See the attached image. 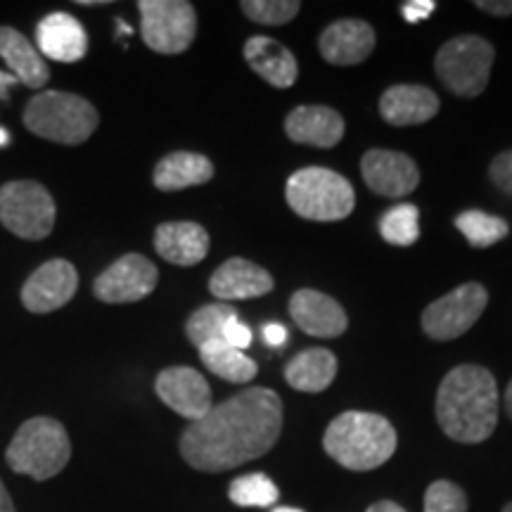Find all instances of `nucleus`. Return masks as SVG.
<instances>
[{
	"label": "nucleus",
	"mask_w": 512,
	"mask_h": 512,
	"mask_svg": "<svg viewBox=\"0 0 512 512\" xmlns=\"http://www.w3.org/2000/svg\"><path fill=\"white\" fill-rule=\"evenodd\" d=\"M283 430V401L273 389L252 387L211 406L181 437V456L200 472H226L266 456Z\"/></svg>",
	"instance_id": "1"
},
{
	"label": "nucleus",
	"mask_w": 512,
	"mask_h": 512,
	"mask_svg": "<svg viewBox=\"0 0 512 512\" xmlns=\"http://www.w3.org/2000/svg\"><path fill=\"white\" fill-rule=\"evenodd\" d=\"M437 422L448 439L482 444L498 425V384L482 366L448 370L437 392Z\"/></svg>",
	"instance_id": "2"
},
{
	"label": "nucleus",
	"mask_w": 512,
	"mask_h": 512,
	"mask_svg": "<svg viewBox=\"0 0 512 512\" xmlns=\"http://www.w3.org/2000/svg\"><path fill=\"white\" fill-rule=\"evenodd\" d=\"M325 453L347 470L368 472L387 463L396 451V430L384 415L347 411L330 422Z\"/></svg>",
	"instance_id": "3"
},
{
	"label": "nucleus",
	"mask_w": 512,
	"mask_h": 512,
	"mask_svg": "<svg viewBox=\"0 0 512 512\" xmlns=\"http://www.w3.org/2000/svg\"><path fill=\"white\" fill-rule=\"evenodd\" d=\"M100 114L86 98L64 91H43L29 100L24 126L38 138L60 145H81L93 136Z\"/></svg>",
	"instance_id": "4"
},
{
	"label": "nucleus",
	"mask_w": 512,
	"mask_h": 512,
	"mask_svg": "<svg viewBox=\"0 0 512 512\" xmlns=\"http://www.w3.org/2000/svg\"><path fill=\"white\" fill-rule=\"evenodd\" d=\"M72 458V441L62 422L53 418H31L12 437L5 460L17 475L46 482L67 467Z\"/></svg>",
	"instance_id": "5"
},
{
	"label": "nucleus",
	"mask_w": 512,
	"mask_h": 512,
	"mask_svg": "<svg viewBox=\"0 0 512 512\" xmlns=\"http://www.w3.org/2000/svg\"><path fill=\"white\" fill-rule=\"evenodd\" d=\"M285 197L294 214L309 221H342L356 207L351 183L325 166H306L292 174Z\"/></svg>",
	"instance_id": "6"
},
{
	"label": "nucleus",
	"mask_w": 512,
	"mask_h": 512,
	"mask_svg": "<svg viewBox=\"0 0 512 512\" xmlns=\"http://www.w3.org/2000/svg\"><path fill=\"white\" fill-rule=\"evenodd\" d=\"M496 50L482 36H456L439 48L434 72L451 93L460 98H477L489 86Z\"/></svg>",
	"instance_id": "7"
},
{
	"label": "nucleus",
	"mask_w": 512,
	"mask_h": 512,
	"mask_svg": "<svg viewBox=\"0 0 512 512\" xmlns=\"http://www.w3.org/2000/svg\"><path fill=\"white\" fill-rule=\"evenodd\" d=\"M53 195L36 181H10L0 188V223L22 240H43L55 228Z\"/></svg>",
	"instance_id": "8"
},
{
	"label": "nucleus",
	"mask_w": 512,
	"mask_h": 512,
	"mask_svg": "<svg viewBox=\"0 0 512 512\" xmlns=\"http://www.w3.org/2000/svg\"><path fill=\"white\" fill-rule=\"evenodd\" d=\"M140 34L159 55H181L197 36V12L185 0H140Z\"/></svg>",
	"instance_id": "9"
},
{
	"label": "nucleus",
	"mask_w": 512,
	"mask_h": 512,
	"mask_svg": "<svg viewBox=\"0 0 512 512\" xmlns=\"http://www.w3.org/2000/svg\"><path fill=\"white\" fill-rule=\"evenodd\" d=\"M486 304H489V292L484 285H460L422 311V330L437 342H451V339L463 337L482 318Z\"/></svg>",
	"instance_id": "10"
},
{
	"label": "nucleus",
	"mask_w": 512,
	"mask_h": 512,
	"mask_svg": "<svg viewBox=\"0 0 512 512\" xmlns=\"http://www.w3.org/2000/svg\"><path fill=\"white\" fill-rule=\"evenodd\" d=\"M159 271L143 254H124L93 283V294L105 304H133L155 292Z\"/></svg>",
	"instance_id": "11"
},
{
	"label": "nucleus",
	"mask_w": 512,
	"mask_h": 512,
	"mask_svg": "<svg viewBox=\"0 0 512 512\" xmlns=\"http://www.w3.org/2000/svg\"><path fill=\"white\" fill-rule=\"evenodd\" d=\"M79 273L72 261L53 259L38 266L22 287V304L31 313H53L74 299Z\"/></svg>",
	"instance_id": "12"
},
{
	"label": "nucleus",
	"mask_w": 512,
	"mask_h": 512,
	"mask_svg": "<svg viewBox=\"0 0 512 512\" xmlns=\"http://www.w3.org/2000/svg\"><path fill=\"white\" fill-rule=\"evenodd\" d=\"M155 392L171 411L181 418L197 422L211 411V389L202 373L188 366L166 368L157 375Z\"/></svg>",
	"instance_id": "13"
},
{
	"label": "nucleus",
	"mask_w": 512,
	"mask_h": 512,
	"mask_svg": "<svg viewBox=\"0 0 512 512\" xmlns=\"http://www.w3.org/2000/svg\"><path fill=\"white\" fill-rule=\"evenodd\" d=\"M363 181L382 197H406L418 188V164L403 152L394 150H368L361 159Z\"/></svg>",
	"instance_id": "14"
},
{
	"label": "nucleus",
	"mask_w": 512,
	"mask_h": 512,
	"mask_svg": "<svg viewBox=\"0 0 512 512\" xmlns=\"http://www.w3.org/2000/svg\"><path fill=\"white\" fill-rule=\"evenodd\" d=\"M375 48V29L361 19H339L320 34L318 50L335 67H354L366 62Z\"/></svg>",
	"instance_id": "15"
},
{
	"label": "nucleus",
	"mask_w": 512,
	"mask_h": 512,
	"mask_svg": "<svg viewBox=\"0 0 512 512\" xmlns=\"http://www.w3.org/2000/svg\"><path fill=\"white\" fill-rule=\"evenodd\" d=\"M290 316L294 323L313 337H339L349 328L347 311L337 299L318 290H297L290 299Z\"/></svg>",
	"instance_id": "16"
},
{
	"label": "nucleus",
	"mask_w": 512,
	"mask_h": 512,
	"mask_svg": "<svg viewBox=\"0 0 512 512\" xmlns=\"http://www.w3.org/2000/svg\"><path fill=\"white\" fill-rule=\"evenodd\" d=\"M273 287L275 280L266 268L256 266L247 259H240V256H233L226 264H221L209 280V292L216 299H221V302L264 297Z\"/></svg>",
	"instance_id": "17"
},
{
	"label": "nucleus",
	"mask_w": 512,
	"mask_h": 512,
	"mask_svg": "<svg viewBox=\"0 0 512 512\" xmlns=\"http://www.w3.org/2000/svg\"><path fill=\"white\" fill-rule=\"evenodd\" d=\"M38 53L55 62L72 64L79 62L88 53V34L79 19L67 12H53L43 17L36 29Z\"/></svg>",
	"instance_id": "18"
},
{
	"label": "nucleus",
	"mask_w": 512,
	"mask_h": 512,
	"mask_svg": "<svg viewBox=\"0 0 512 512\" xmlns=\"http://www.w3.org/2000/svg\"><path fill=\"white\" fill-rule=\"evenodd\" d=\"M285 133L292 143L313 147H335L344 136L342 114L332 107L302 105L294 107L285 119Z\"/></svg>",
	"instance_id": "19"
},
{
	"label": "nucleus",
	"mask_w": 512,
	"mask_h": 512,
	"mask_svg": "<svg viewBox=\"0 0 512 512\" xmlns=\"http://www.w3.org/2000/svg\"><path fill=\"white\" fill-rule=\"evenodd\" d=\"M439 98L437 93L415 83H399L384 91L380 98V114L392 126L425 124L437 117Z\"/></svg>",
	"instance_id": "20"
},
{
	"label": "nucleus",
	"mask_w": 512,
	"mask_h": 512,
	"mask_svg": "<svg viewBox=\"0 0 512 512\" xmlns=\"http://www.w3.org/2000/svg\"><path fill=\"white\" fill-rule=\"evenodd\" d=\"M155 249L176 266H195L209 254V233L195 221H169L155 230Z\"/></svg>",
	"instance_id": "21"
},
{
	"label": "nucleus",
	"mask_w": 512,
	"mask_h": 512,
	"mask_svg": "<svg viewBox=\"0 0 512 512\" xmlns=\"http://www.w3.org/2000/svg\"><path fill=\"white\" fill-rule=\"evenodd\" d=\"M245 60L256 74L275 88L294 86L299 76L297 57L283 43L268 36H252L245 43Z\"/></svg>",
	"instance_id": "22"
},
{
	"label": "nucleus",
	"mask_w": 512,
	"mask_h": 512,
	"mask_svg": "<svg viewBox=\"0 0 512 512\" xmlns=\"http://www.w3.org/2000/svg\"><path fill=\"white\" fill-rule=\"evenodd\" d=\"M0 57L22 86L41 88L50 81V67L43 60V55L17 29L0 27Z\"/></svg>",
	"instance_id": "23"
},
{
	"label": "nucleus",
	"mask_w": 512,
	"mask_h": 512,
	"mask_svg": "<svg viewBox=\"0 0 512 512\" xmlns=\"http://www.w3.org/2000/svg\"><path fill=\"white\" fill-rule=\"evenodd\" d=\"M214 178V164L197 152H171L155 166V188L162 192H178L204 185Z\"/></svg>",
	"instance_id": "24"
},
{
	"label": "nucleus",
	"mask_w": 512,
	"mask_h": 512,
	"mask_svg": "<svg viewBox=\"0 0 512 512\" xmlns=\"http://www.w3.org/2000/svg\"><path fill=\"white\" fill-rule=\"evenodd\" d=\"M337 375V358L328 349H304L285 366V380L292 389L318 394L328 389Z\"/></svg>",
	"instance_id": "25"
},
{
	"label": "nucleus",
	"mask_w": 512,
	"mask_h": 512,
	"mask_svg": "<svg viewBox=\"0 0 512 512\" xmlns=\"http://www.w3.org/2000/svg\"><path fill=\"white\" fill-rule=\"evenodd\" d=\"M200 358L204 366H207L216 377L233 384L252 382L256 373H259L256 363L245 354V351L233 349L230 344L223 342V339L204 344L200 349Z\"/></svg>",
	"instance_id": "26"
},
{
	"label": "nucleus",
	"mask_w": 512,
	"mask_h": 512,
	"mask_svg": "<svg viewBox=\"0 0 512 512\" xmlns=\"http://www.w3.org/2000/svg\"><path fill=\"white\" fill-rule=\"evenodd\" d=\"M233 318H238V311L228 304L200 306L195 313H190L188 323H185V335L197 349H202L204 344L221 339L223 328Z\"/></svg>",
	"instance_id": "27"
},
{
	"label": "nucleus",
	"mask_w": 512,
	"mask_h": 512,
	"mask_svg": "<svg viewBox=\"0 0 512 512\" xmlns=\"http://www.w3.org/2000/svg\"><path fill=\"white\" fill-rule=\"evenodd\" d=\"M456 228L465 235V240L477 249L496 245V242L508 238L510 233V226L501 219V216L486 214V211L479 209H470L458 214Z\"/></svg>",
	"instance_id": "28"
},
{
	"label": "nucleus",
	"mask_w": 512,
	"mask_h": 512,
	"mask_svg": "<svg viewBox=\"0 0 512 512\" xmlns=\"http://www.w3.org/2000/svg\"><path fill=\"white\" fill-rule=\"evenodd\" d=\"M380 233L389 245L411 247L420 238V211L415 204H396L384 211L380 219Z\"/></svg>",
	"instance_id": "29"
},
{
	"label": "nucleus",
	"mask_w": 512,
	"mask_h": 512,
	"mask_svg": "<svg viewBox=\"0 0 512 512\" xmlns=\"http://www.w3.org/2000/svg\"><path fill=\"white\" fill-rule=\"evenodd\" d=\"M228 498L240 508H271V505L278 503L280 491L271 477L254 472V475L233 479Z\"/></svg>",
	"instance_id": "30"
},
{
	"label": "nucleus",
	"mask_w": 512,
	"mask_h": 512,
	"mask_svg": "<svg viewBox=\"0 0 512 512\" xmlns=\"http://www.w3.org/2000/svg\"><path fill=\"white\" fill-rule=\"evenodd\" d=\"M245 17L256 24H266V27H280V24L292 22L302 10L299 0H242L240 3Z\"/></svg>",
	"instance_id": "31"
},
{
	"label": "nucleus",
	"mask_w": 512,
	"mask_h": 512,
	"mask_svg": "<svg viewBox=\"0 0 512 512\" xmlns=\"http://www.w3.org/2000/svg\"><path fill=\"white\" fill-rule=\"evenodd\" d=\"M425 512H467V496L458 484L439 479L425 494Z\"/></svg>",
	"instance_id": "32"
},
{
	"label": "nucleus",
	"mask_w": 512,
	"mask_h": 512,
	"mask_svg": "<svg viewBox=\"0 0 512 512\" xmlns=\"http://www.w3.org/2000/svg\"><path fill=\"white\" fill-rule=\"evenodd\" d=\"M489 176L498 190L512 197V150L494 157V162L489 166Z\"/></svg>",
	"instance_id": "33"
},
{
	"label": "nucleus",
	"mask_w": 512,
	"mask_h": 512,
	"mask_svg": "<svg viewBox=\"0 0 512 512\" xmlns=\"http://www.w3.org/2000/svg\"><path fill=\"white\" fill-rule=\"evenodd\" d=\"M221 339L226 344H230V347H233V349L245 351L249 344H252V330H249L240 318H233V320H228L226 328H223V337Z\"/></svg>",
	"instance_id": "34"
},
{
	"label": "nucleus",
	"mask_w": 512,
	"mask_h": 512,
	"mask_svg": "<svg viewBox=\"0 0 512 512\" xmlns=\"http://www.w3.org/2000/svg\"><path fill=\"white\" fill-rule=\"evenodd\" d=\"M434 10H437V3H434V0H406V3H401V15L411 24H418L422 19H427Z\"/></svg>",
	"instance_id": "35"
},
{
	"label": "nucleus",
	"mask_w": 512,
	"mask_h": 512,
	"mask_svg": "<svg viewBox=\"0 0 512 512\" xmlns=\"http://www.w3.org/2000/svg\"><path fill=\"white\" fill-rule=\"evenodd\" d=\"M475 8L486 12V15L510 17L512 15V0H477Z\"/></svg>",
	"instance_id": "36"
},
{
	"label": "nucleus",
	"mask_w": 512,
	"mask_h": 512,
	"mask_svg": "<svg viewBox=\"0 0 512 512\" xmlns=\"http://www.w3.org/2000/svg\"><path fill=\"white\" fill-rule=\"evenodd\" d=\"M264 339L271 347H283L287 342V330L280 323H268L264 328Z\"/></svg>",
	"instance_id": "37"
},
{
	"label": "nucleus",
	"mask_w": 512,
	"mask_h": 512,
	"mask_svg": "<svg viewBox=\"0 0 512 512\" xmlns=\"http://www.w3.org/2000/svg\"><path fill=\"white\" fill-rule=\"evenodd\" d=\"M17 79L8 72H0V100H8L10 98V88L17 86Z\"/></svg>",
	"instance_id": "38"
},
{
	"label": "nucleus",
	"mask_w": 512,
	"mask_h": 512,
	"mask_svg": "<svg viewBox=\"0 0 512 512\" xmlns=\"http://www.w3.org/2000/svg\"><path fill=\"white\" fill-rule=\"evenodd\" d=\"M366 512H406V510H403L401 505L394 503V501H380V503L370 505Z\"/></svg>",
	"instance_id": "39"
},
{
	"label": "nucleus",
	"mask_w": 512,
	"mask_h": 512,
	"mask_svg": "<svg viewBox=\"0 0 512 512\" xmlns=\"http://www.w3.org/2000/svg\"><path fill=\"white\" fill-rule=\"evenodd\" d=\"M0 512H15V503H12V498L3 482H0Z\"/></svg>",
	"instance_id": "40"
},
{
	"label": "nucleus",
	"mask_w": 512,
	"mask_h": 512,
	"mask_svg": "<svg viewBox=\"0 0 512 512\" xmlns=\"http://www.w3.org/2000/svg\"><path fill=\"white\" fill-rule=\"evenodd\" d=\"M505 411H508V415L512 418V380L508 384V389H505Z\"/></svg>",
	"instance_id": "41"
},
{
	"label": "nucleus",
	"mask_w": 512,
	"mask_h": 512,
	"mask_svg": "<svg viewBox=\"0 0 512 512\" xmlns=\"http://www.w3.org/2000/svg\"><path fill=\"white\" fill-rule=\"evenodd\" d=\"M3 145H8V131H3V128H0V147Z\"/></svg>",
	"instance_id": "42"
},
{
	"label": "nucleus",
	"mask_w": 512,
	"mask_h": 512,
	"mask_svg": "<svg viewBox=\"0 0 512 512\" xmlns=\"http://www.w3.org/2000/svg\"><path fill=\"white\" fill-rule=\"evenodd\" d=\"M271 512H304V510H299V508H273Z\"/></svg>",
	"instance_id": "43"
},
{
	"label": "nucleus",
	"mask_w": 512,
	"mask_h": 512,
	"mask_svg": "<svg viewBox=\"0 0 512 512\" xmlns=\"http://www.w3.org/2000/svg\"><path fill=\"white\" fill-rule=\"evenodd\" d=\"M503 512H512V503H508V505H505V508H503Z\"/></svg>",
	"instance_id": "44"
}]
</instances>
